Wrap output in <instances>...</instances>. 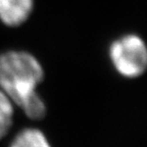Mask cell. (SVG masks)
<instances>
[{
	"label": "cell",
	"mask_w": 147,
	"mask_h": 147,
	"mask_svg": "<svg viewBox=\"0 0 147 147\" xmlns=\"http://www.w3.org/2000/svg\"><path fill=\"white\" fill-rule=\"evenodd\" d=\"M44 71L35 56L25 51H7L0 55V89L32 119L45 115L46 106L37 93Z\"/></svg>",
	"instance_id": "obj_1"
},
{
	"label": "cell",
	"mask_w": 147,
	"mask_h": 147,
	"mask_svg": "<svg viewBox=\"0 0 147 147\" xmlns=\"http://www.w3.org/2000/svg\"><path fill=\"white\" fill-rule=\"evenodd\" d=\"M109 57L115 69L126 78H137L147 67L146 45L134 34L115 40L109 47Z\"/></svg>",
	"instance_id": "obj_2"
},
{
	"label": "cell",
	"mask_w": 147,
	"mask_h": 147,
	"mask_svg": "<svg viewBox=\"0 0 147 147\" xmlns=\"http://www.w3.org/2000/svg\"><path fill=\"white\" fill-rule=\"evenodd\" d=\"M33 0H0V21L9 27L21 26L30 18Z\"/></svg>",
	"instance_id": "obj_3"
},
{
	"label": "cell",
	"mask_w": 147,
	"mask_h": 147,
	"mask_svg": "<svg viewBox=\"0 0 147 147\" xmlns=\"http://www.w3.org/2000/svg\"><path fill=\"white\" fill-rule=\"evenodd\" d=\"M10 147H51L47 138L40 130L25 129L18 134Z\"/></svg>",
	"instance_id": "obj_4"
},
{
	"label": "cell",
	"mask_w": 147,
	"mask_h": 147,
	"mask_svg": "<svg viewBox=\"0 0 147 147\" xmlns=\"http://www.w3.org/2000/svg\"><path fill=\"white\" fill-rule=\"evenodd\" d=\"M13 102L0 89V139L7 134L12 125Z\"/></svg>",
	"instance_id": "obj_5"
}]
</instances>
